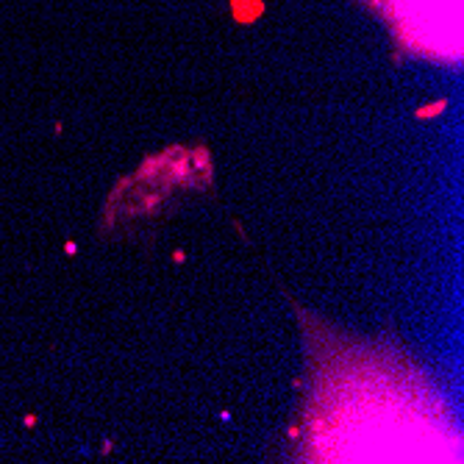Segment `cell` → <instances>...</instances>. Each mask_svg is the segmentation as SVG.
I'll use <instances>...</instances> for the list:
<instances>
[{
  "label": "cell",
  "mask_w": 464,
  "mask_h": 464,
  "mask_svg": "<svg viewBox=\"0 0 464 464\" xmlns=\"http://www.w3.org/2000/svg\"><path fill=\"white\" fill-rule=\"evenodd\" d=\"M308 406L312 461H458V434L425 384L375 351L317 362Z\"/></svg>",
  "instance_id": "obj_1"
},
{
  "label": "cell",
  "mask_w": 464,
  "mask_h": 464,
  "mask_svg": "<svg viewBox=\"0 0 464 464\" xmlns=\"http://www.w3.org/2000/svg\"><path fill=\"white\" fill-rule=\"evenodd\" d=\"M398 37L420 53L461 56V0H373Z\"/></svg>",
  "instance_id": "obj_2"
}]
</instances>
